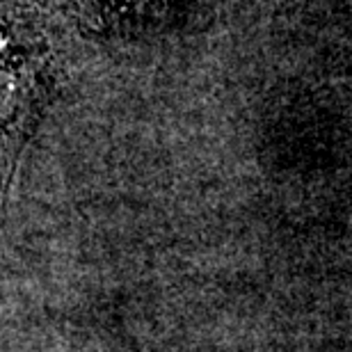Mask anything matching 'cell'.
<instances>
[{"mask_svg":"<svg viewBox=\"0 0 352 352\" xmlns=\"http://www.w3.org/2000/svg\"><path fill=\"white\" fill-rule=\"evenodd\" d=\"M51 48L30 0H0V195L48 101Z\"/></svg>","mask_w":352,"mask_h":352,"instance_id":"obj_1","label":"cell"}]
</instances>
